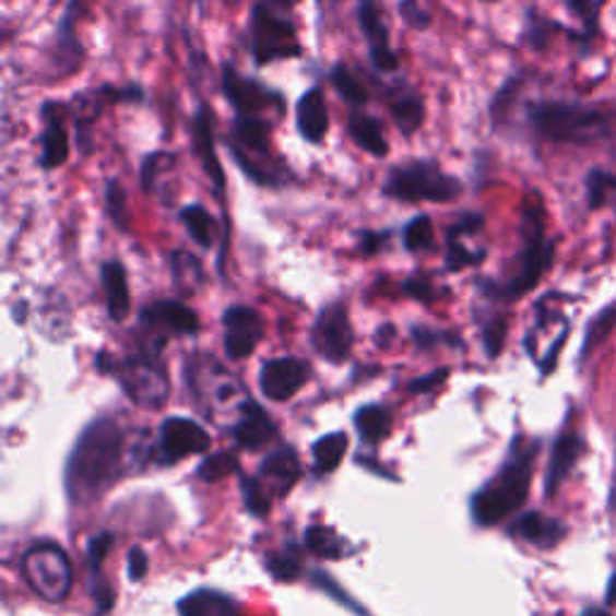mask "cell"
Here are the masks:
<instances>
[{
	"label": "cell",
	"instance_id": "obj_1",
	"mask_svg": "<svg viewBox=\"0 0 616 616\" xmlns=\"http://www.w3.org/2000/svg\"><path fill=\"white\" fill-rule=\"evenodd\" d=\"M126 434L114 419L92 422L80 434L66 465V491L73 504H92L121 477Z\"/></svg>",
	"mask_w": 616,
	"mask_h": 616
},
{
	"label": "cell",
	"instance_id": "obj_2",
	"mask_svg": "<svg viewBox=\"0 0 616 616\" xmlns=\"http://www.w3.org/2000/svg\"><path fill=\"white\" fill-rule=\"evenodd\" d=\"M272 130L275 121L270 118L234 116L229 133L224 135V147L229 150L236 169L253 186L282 191L296 181V176L287 157L275 147Z\"/></svg>",
	"mask_w": 616,
	"mask_h": 616
},
{
	"label": "cell",
	"instance_id": "obj_3",
	"mask_svg": "<svg viewBox=\"0 0 616 616\" xmlns=\"http://www.w3.org/2000/svg\"><path fill=\"white\" fill-rule=\"evenodd\" d=\"M616 114L592 104L542 99L528 106V126L535 138L549 145L592 147L614 135Z\"/></svg>",
	"mask_w": 616,
	"mask_h": 616
},
{
	"label": "cell",
	"instance_id": "obj_4",
	"mask_svg": "<svg viewBox=\"0 0 616 616\" xmlns=\"http://www.w3.org/2000/svg\"><path fill=\"white\" fill-rule=\"evenodd\" d=\"M540 441H525L516 438L511 455L501 465V470L472 496V518L482 528L499 525L501 520L511 518L525 506L530 496L532 472H535V458Z\"/></svg>",
	"mask_w": 616,
	"mask_h": 616
},
{
	"label": "cell",
	"instance_id": "obj_5",
	"mask_svg": "<svg viewBox=\"0 0 616 616\" xmlns=\"http://www.w3.org/2000/svg\"><path fill=\"white\" fill-rule=\"evenodd\" d=\"M556 244L547 236V212L537 191H530L520 212V251L513 275L504 284H491V292L506 301H516L537 287L554 265Z\"/></svg>",
	"mask_w": 616,
	"mask_h": 616
},
{
	"label": "cell",
	"instance_id": "obj_6",
	"mask_svg": "<svg viewBox=\"0 0 616 616\" xmlns=\"http://www.w3.org/2000/svg\"><path fill=\"white\" fill-rule=\"evenodd\" d=\"M299 0H256L248 15V54L256 68L304 56L294 5Z\"/></svg>",
	"mask_w": 616,
	"mask_h": 616
},
{
	"label": "cell",
	"instance_id": "obj_7",
	"mask_svg": "<svg viewBox=\"0 0 616 616\" xmlns=\"http://www.w3.org/2000/svg\"><path fill=\"white\" fill-rule=\"evenodd\" d=\"M465 191V186L446 171L441 164L429 157L400 162L386 171L381 193L398 203H453Z\"/></svg>",
	"mask_w": 616,
	"mask_h": 616
},
{
	"label": "cell",
	"instance_id": "obj_8",
	"mask_svg": "<svg viewBox=\"0 0 616 616\" xmlns=\"http://www.w3.org/2000/svg\"><path fill=\"white\" fill-rule=\"evenodd\" d=\"M147 92L138 82H128V85H114V82H104V85L90 87L75 92L68 99L70 121L75 126L78 150L82 154H90L94 150V123L99 121L106 106L114 104H145Z\"/></svg>",
	"mask_w": 616,
	"mask_h": 616
},
{
	"label": "cell",
	"instance_id": "obj_9",
	"mask_svg": "<svg viewBox=\"0 0 616 616\" xmlns=\"http://www.w3.org/2000/svg\"><path fill=\"white\" fill-rule=\"evenodd\" d=\"M220 90L222 97L232 106L234 116H263L277 123L287 114V99L280 90L265 85L258 78L244 75L232 61L222 63Z\"/></svg>",
	"mask_w": 616,
	"mask_h": 616
},
{
	"label": "cell",
	"instance_id": "obj_10",
	"mask_svg": "<svg viewBox=\"0 0 616 616\" xmlns=\"http://www.w3.org/2000/svg\"><path fill=\"white\" fill-rule=\"evenodd\" d=\"M301 477V462L292 448H282L263 460L253 479H244L246 508L253 516H265L275 499L287 496Z\"/></svg>",
	"mask_w": 616,
	"mask_h": 616
},
{
	"label": "cell",
	"instance_id": "obj_11",
	"mask_svg": "<svg viewBox=\"0 0 616 616\" xmlns=\"http://www.w3.org/2000/svg\"><path fill=\"white\" fill-rule=\"evenodd\" d=\"M20 568L29 588L46 602H63L73 588V566L58 544H34L22 556Z\"/></svg>",
	"mask_w": 616,
	"mask_h": 616
},
{
	"label": "cell",
	"instance_id": "obj_12",
	"mask_svg": "<svg viewBox=\"0 0 616 616\" xmlns=\"http://www.w3.org/2000/svg\"><path fill=\"white\" fill-rule=\"evenodd\" d=\"M82 15H85V0H68L61 17H58L49 49H46V70H49V78L58 82L78 75L85 66L87 51L78 34V22Z\"/></svg>",
	"mask_w": 616,
	"mask_h": 616
},
{
	"label": "cell",
	"instance_id": "obj_13",
	"mask_svg": "<svg viewBox=\"0 0 616 616\" xmlns=\"http://www.w3.org/2000/svg\"><path fill=\"white\" fill-rule=\"evenodd\" d=\"M191 383L198 400L203 402L208 417L220 419L222 412H234V419L239 417L246 402L251 400L246 395L239 378L229 374L217 362H200L196 366V374H191ZM234 424V422H232Z\"/></svg>",
	"mask_w": 616,
	"mask_h": 616
},
{
	"label": "cell",
	"instance_id": "obj_14",
	"mask_svg": "<svg viewBox=\"0 0 616 616\" xmlns=\"http://www.w3.org/2000/svg\"><path fill=\"white\" fill-rule=\"evenodd\" d=\"M118 383L135 405L159 410L169 400V378L164 366L154 357H128L114 366Z\"/></svg>",
	"mask_w": 616,
	"mask_h": 616
},
{
	"label": "cell",
	"instance_id": "obj_15",
	"mask_svg": "<svg viewBox=\"0 0 616 616\" xmlns=\"http://www.w3.org/2000/svg\"><path fill=\"white\" fill-rule=\"evenodd\" d=\"M188 135H191V152L198 159L200 169L205 171L208 181L215 188L217 198L224 203L227 198V174H224L222 159L217 154V138H215V111L212 106L200 99L191 114V123H188Z\"/></svg>",
	"mask_w": 616,
	"mask_h": 616
},
{
	"label": "cell",
	"instance_id": "obj_16",
	"mask_svg": "<svg viewBox=\"0 0 616 616\" xmlns=\"http://www.w3.org/2000/svg\"><path fill=\"white\" fill-rule=\"evenodd\" d=\"M39 167L42 171H56L70 159V109L68 102L46 99L39 106Z\"/></svg>",
	"mask_w": 616,
	"mask_h": 616
},
{
	"label": "cell",
	"instance_id": "obj_17",
	"mask_svg": "<svg viewBox=\"0 0 616 616\" xmlns=\"http://www.w3.org/2000/svg\"><path fill=\"white\" fill-rule=\"evenodd\" d=\"M210 450V434L203 426L186 417H171L162 424L159 441L154 448V462L162 467L174 465L198 453Z\"/></svg>",
	"mask_w": 616,
	"mask_h": 616
},
{
	"label": "cell",
	"instance_id": "obj_18",
	"mask_svg": "<svg viewBox=\"0 0 616 616\" xmlns=\"http://www.w3.org/2000/svg\"><path fill=\"white\" fill-rule=\"evenodd\" d=\"M357 25L364 34L369 63L381 75H393L400 70L398 51L390 44V29L383 22L378 0H359L357 3Z\"/></svg>",
	"mask_w": 616,
	"mask_h": 616
},
{
	"label": "cell",
	"instance_id": "obj_19",
	"mask_svg": "<svg viewBox=\"0 0 616 616\" xmlns=\"http://www.w3.org/2000/svg\"><path fill=\"white\" fill-rule=\"evenodd\" d=\"M352 325L345 304H330L316 318L311 330V345L330 364H342L352 354Z\"/></svg>",
	"mask_w": 616,
	"mask_h": 616
},
{
	"label": "cell",
	"instance_id": "obj_20",
	"mask_svg": "<svg viewBox=\"0 0 616 616\" xmlns=\"http://www.w3.org/2000/svg\"><path fill=\"white\" fill-rule=\"evenodd\" d=\"M265 335V323L258 311L248 306H232L224 313V352L232 359L251 357Z\"/></svg>",
	"mask_w": 616,
	"mask_h": 616
},
{
	"label": "cell",
	"instance_id": "obj_21",
	"mask_svg": "<svg viewBox=\"0 0 616 616\" xmlns=\"http://www.w3.org/2000/svg\"><path fill=\"white\" fill-rule=\"evenodd\" d=\"M588 441L573 426H566V429L554 438L552 446V458L547 465V477H544V494L547 499L559 494V489L566 484V479L571 477V472L580 462V458L585 455Z\"/></svg>",
	"mask_w": 616,
	"mask_h": 616
},
{
	"label": "cell",
	"instance_id": "obj_22",
	"mask_svg": "<svg viewBox=\"0 0 616 616\" xmlns=\"http://www.w3.org/2000/svg\"><path fill=\"white\" fill-rule=\"evenodd\" d=\"M294 126L296 133L304 142L313 147H321L328 140L330 130V114H328V97L321 85H313L301 92L294 106Z\"/></svg>",
	"mask_w": 616,
	"mask_h": 616
},
{
	"label": "cell",
	"instance_id": "obj_23",
	"mask_svg": "<svg viewBox=\"0 0 616 616\" xmlns=\"http://www.w3.org/2000/svg\"><path fill=\"white\" fill-rule=\"evenodd\" d=\"M308 381V366L296 357H280L268 362L260 369V390L263 395L284 402L294 398Z\"/></svg>",
	"mask_w": 616,
	"mask_h": 616
},
{
	"label": "cell",
	"instance_id": "obj_24",
	"mask_svg": "<svg viewBox=\"0 0 616 616\" xmlns=\"http://www.w3.org/2000/svg\"><path fill=\"white\" fill-rule=\"evenodd\" d=\"M140 321L142 325L159 330V333H174V335H196L200 330L198 313L193 308L174 299H162L150 304L147 308H142Z\"/></svg>",
	"mask_w": 616,
	"mask_h": 616
},
{
	"label": "cell",
	"instance_id": "obj_25",
	"mask_svg": "<svg viewBox=\"0 0 616 616\" xmlns=\"http://www.w3.org/2000/svg\"><path fill=\"white\" fill-rule=\"evenodd\" d=\"M229 434L234 438V443L246 450H263L272 438H275L277 429L272 419L268 417V412L258 405V402L248 400L246 407L241 410L239 417L234 419L229 426Z\"/></svg>",
	"mask_w": 616,
	"mask_h": 616
},
{
	"label": "cell",
	"instance_id": "obj_26",
	"mask_svg": "<svg viewBox=\"0 0 616 616\" xmlns=\"http://www.w3.org/2000/svg\"><path fill=\"white\" fill-rule=\"evenodd\" d=\"M383 102L388 106V114L393 118L395 128L400 130V135L412 138L419 133L426 121V104L417 90H412L407 85L386 90Z\"/></svg>",
	"mask_w": 616,
	"mask_h": 616
},
{
	"label": "cell",
	"instance_id": "obj_27",
	"mask_svg": "<svg viewBox=\"0 0 616 616\" xmlns=\"http://www.w3.org/2000/svg\"><path fill=\"white\" fill-rule=\"evenodd\" d=\"M511 535L537 549H554L566 540L568 528L559 518L544 516L540 511H528L511 525Z\"/></svg>",
	"mask_w": 616,
	"mask_h": 616
},
{
	"label": "cell",
	"instance_id": "obj_28",
	"mask_svg": "<svg viewBox=\"0 0 616 616\" xmlns=\"http://www.w3.org/2000/svg\"><path fill=\"white\" fill-rule=\"evenodd\" d=\"M347 135L354 145L371 154L376 159H386L390 154V142L386 138L383 121L378 116L364 109H350L347 116Z\"/></svg>",
	"mask_w": 616,
	"mask_h": 616
},
{
	"label": "cell",
	"instance_id": "obj_29",
	"mask_svg": "<svg viewBox=\"0 0 616 616\" xmlns=\"http://www.w3.org/2000/svg\"><path fill=\"white\" fill-rule=\"evenodd\" d=\"M102 287L106 294V308H109L111 321H126L130 311V292L121 260H109V263L102 265Z\"/></svg>",
	"mask_w": 616,
	"mask_h": 616
},
{
	"label": "cell",
	"instance_id": "obj_30",
	"mask_svg": "<svg viewBox=\"0 0 616 616\" xmlns=\"http://www.w3.org/2000/svg\"><path fill=\"white\" fill-rule=\"evenodd\" d=\"M179 616H241V609L224 592L200 588L179 602Z\"/></svg>",
	"mask_w": 616,
	"mask_h": 616
},
{
	"label": "cell",
	"instance_id": "obj_31",
	"mask_svg": "<svg viewBox=\"0 0 616 616\" xmlns=\"http://www.w3.org/2000/svg\"><path fill=\"white\" fill-rule=\"evenodd\" d=\"M328 82H330V87L337 92V97L350 106V109H366V106H369L371 102L369 87L364 85L362 78L354 73L345 61H337L335 66H330Z\"/></svg>",
	"mask_w": 616,
	"mask_h": 616
},
{
	"label": "cell",
	"instance_id": "obj_32",
	"mask_svg": "<svg viewBox=\"0 0 616 616\" xmlns=\"http://www.w3.org/2000/svg\"><path fill=\"white\" fill-rule=\"evenodd\" d=\"M179 222L186 227L188 236L200 246L210 251L212 246H215L217 239V222L215 217L210 215V210L200 203H191V205H183L179 210Z\"/></svg>",
	"mask_w": 616,
	"mask_h": 616
},
{
	"label": "cell",
	"instance_id": "obj_33",
	"mask_svg": "<svg viewBox=\"0 0 616 616\" xmlns=\"http://www.w3.org/2000/svg\"><path fill=\"white\" fill-rule=\"evenodd\" d=\"M354 426H357L362 441L376 446L388 438L390 429H393V414L381 405H366L354 417Z\"/></svg>",
	"mask_w": 616,
	"mask_h": 616
},
{
	"label": "cell",
	"instance_id": "obj_34",
	"mask_svg": "<svg viewBox=\"0 0 616 616\" xmlns=\"http://www.w3.org/2000/svg\"><path fill=\"white\" fill-rule=\"evenodd\" d=\"M347 448H350V438L342 431L318 438V441L313 443L316 475H330V472H335L340 467L342 458H345Z\"/></svg>",
	"mask_w": 616,
	"mask_h": 616
},
{
	"label": "cell",
	"instance_id": "obj_35",
	"mask_svg": "<svg viewBox=\"0 0 616 616\" xmlns=\"http://www.w3.org/2000/svg\"><path fill=\"white\" fill-rule=\"evenodd\" d=\"M179 162L176 157V152H167V150H154L147 152L145 157L140 162V188L145 191L147 196H154L159 191V179L164 171L174 169V164Z\"/></svg>",
	"mask_w": 616,
	"mask_h": 616
},
{
	"label": "cell",
	"instance_id": "obj_36",
	"mask_svg": "<svg viewBox=\"0 0 616 616\" xmlns=\"http://www.w3.org/2000/svg\"><path fill=\"white\" fill-rule=\"evenodd\" d=\"M561 29H564L561 25H556L554 20L544 17L537 8H530L525 13V27H523V34H520V42H523L532 51H547L554 32H561Z\"/></svg>",
	"mask_w": 616,
	"mask_h": 616
},
{
	"label": "cell",
	"instance_id": "obj_37",
	"mask_svg": "<svg viewBox=\"0 0 616 616\" xmlns=\"http://www.w3.org/2000/svg\"><path fill=\"white\" fill-rule=\"evenodd\" d=\"M585 200L590 210H602L616 200V174L602 167H592L585 174Z\"/></svg>",
	"mask_w": 616,
	"mask_h": 616
},
{
	"label": "cell",
	"instance_id": "obj_38",
	"mask_svg": "<svg viewBox=\"0 0 616 616\" xmlns=\"http://www.w3.org/2000/svg\"><path fill=\"white\" fill-rule=\"evenodd\" d=\"M306 544H308V549L318 556H323V559H342V556H347L350 552L347 542L342 540L335 530L321 528V525L308 528Z\"/></svg>",
	"mask_w": 616,
	"mask_h": 616
},
{
	"label": "cell",
	"instance_id": "obj_39",
	"mask_svg": "<svg viewBox=\"0 0 616 616\" xmlns=\"http://www.w3.org/2000/svg\"><path fill=\"white\" fill-rule=\"evenodd\" d=\"M614 328H616V304H609L590 321L585 330L583 347H580V359H585L588 354H592L602 345V342H607L609 335L614 333Z\"/></svg>",
	"mask_w": 616,
	"mask_h": 616
},
{
	"label": "cell",
	"instance_id": "obj_40",
	"mask_svg": "<svg viewBox=\"0 0 616 616\" xmlns=\"http://www.w3.org/2000/svg\"><path fill=\"white\" fill-rule=\"evenodd\" d=\"M171 275L181 292H196L205 280L200 260L193 258L191 253L181 251V248L171 253Z\"/></svg>",
	"mask_w": 616,
	"mask_h": 616
},
{
	"label": "cell",
	"instance_id": "obj_41",
	"mask_svg": "<svg viewBox=\"0 0 616 616\" xmlns=\"http://www.w3.org/2000/svg\"><path fill=\"white\" fill-rule=\"evenodd\" d=\"M520 87H523V75H511L499 90H496L494 99L489 104V118H491L494 128H499L508 121V116H511V106L516 104Z\"/></svg>",
	"mask_w": 616,
	"mask_h": 616
},
{
	"label": "cell",
	"instance_id": "obj_42",
	"mask_svg": "<svg viewBox=\"0 0 616 616\" xmlns=\"http://www.w3.org/2000/svg\"><path fill=\"white\" fill-rule=\"evenodd\" d=\"M484 258H487V251H484V248L472 251V248H467L465 239H458V236H446V270L448 272H460L465 268L479 265L484 263Z\"/></svg>",
	"mask_w": 616,
	"mask_h": 616
},
{
	"label": "cell",
	"instance_id": "obj_43",
	"mask_svg": "<svg viewBox=\"0 0 616 616\" xmlns=\"http://www.w3.org/2000/svg\"><path fill=\"white\" fill-rule=\"evenodd\" d=\"M402 246L410 253H419L434 246V222L429 215H417L405 224V229H402Z\"/></svg>",
	"mask_w": 616,
	"mask_h": 616
},
{
	"label": "cell",
	"instance_id": "obj_44",
	"mask_svg": "<svg viewBox=\"0 0 616 616\" xmlns=\"http://www.w3.org/2000/svg\"><path fill=\"white\" fill-rule=\"evenodd\" d=\"M104 205L109 212V220L116 224L121 232L130 229V215H128V193L123 183L118 179H109L104 188Z\"/></svg>",
	"mask_w": 616,
	"mask_h": 616
},
{
	"label": "cell",
	"instance_id": "obj_45",
	"mask_svg": "<svg viewBox=\"0 0 616 616\" xmlns=\"http://www.w3.org/2000/svg\"><path fill=\"white\" fill-rule=\"evenodd\" d=\"M232 472H239V458L229 450H222V453H212L208 455L198 467V477L203 482H220L224 477H229Z\"/></svg>",
	"mask_w": 616,
	"mask_h": 616
},
{
	"label": "cell",
	"instance_id": "obj_46",
	"mask_svg": "<svg viewBox=\"0 0 616 616\" xmlns=\"http://www.w3.org/2000/svg\"><path fill=\"white\" fill-rule=\"evenodd\" d=\"M564 3L568 8V13L580 20V25H583V39L588 44L592 37H595L600 27L602 0H564Z\"/></svg>",
	"mask_w": 616,
	"mask_h": 616
},
{
	"label": "cell",
	"instance_id": "obj_47",
	"mask_svg": "<svg viewBox=\"0 0 616 616\" xmlns=\"http://www.w3.org/2000/svg\"><path fill=\"white\" fill-rule=\"evenodd\" d=\"M268 571L275 580H296L301 573V561L299 556H296L294 549L289 552H282V554H272L268 559Z\"/></svg>",
	"mask_w": 616,
	"mask_h": 616
},
{
	"label": "cell",
	"instance_id": "obj_48",
	"mask_svg": "<svg viewBox=\"0 0 616 616\" xmlns=\"http://www.w3.org/2000/svg\"><path fill=\"white\" fill-rule=\"evenodd\" d=\"M398 13L405 20V25L414 32H424L431 27V15L419 5V0H400Z\"/></svg>",
	"mask_w": 616,
	"mask_h": 616
},
{
	"label": "cell",
	"instance_id": "obj_49",
	"mask_svg": "<svg viewBox=\"0 0 616 616\" xmlns=\"http://www.w3.org/2000/svg\"><path fill=\"white\" fill-rule=\"evenodd\" d=\"M506 330H508V321L506 318H494L491 323L484 325V350L491 359H496L504 350V342H506Z\"/></svg>",
	"mask_w": 616,
	"mask_h": 616
},
{
	"label": "cell",
	"instance_id": "obj_50",
	"mask_svg": "<svg viewBox=\"0 0 616 616\" xmlns=\"http://www.w3.org/2000/svg\"><path fill=\"white\" fill-rule=\"evenodd\" d=\"M484 229V215L482 212H462L453 227L448 229V236H458V239H467Z\"/></svg>",
	"mask_w": 616,
	"mask_h": 616
},
{
	"label": "cell",
	"instance_id": "obj_51",
	"mask_svg": "<svg viewBox=\"0 0 616 616\" xmlns=\"http://www.w3.org/2000/svg\"><path fill=\"white\" fill-rule=\"evenodd\" d=\"M405 292L410 296H414V299H419V301H434V294H436L431 280H426V277H412V280H407Z\"/></svg>",
	"mask_w": 616,
	"mask_h": 616
},
{
	"label": "cell",
	"instance_id": "obj_52",
	"mask_svg": "<svg viewBox=\"0 0 616 616\" xmlns=\"http://www.w3.org/2000/svg\"><path fill=\"white\" fill-rule=\"evenodd\" d=\"M147 566H150V561H147V554L142 552V549H130V554H128V573H130V580H142L145 578V573H147Z\"/></svg>",
	"mask_w": 616,
	"mask_h": 616
},
{
	"label": "cell",
	"instance_id": "obj_53",
	"mask_svg": "<svg viewBox=\"0 0 616 616\" xmlns=\"http://www.w3.org/2000/svg\"><path fill=\"white\" fill-rule=\"evenodd\" d=\"M111 542H114V537L109 535V532H102V535H97L90 542V559H92L94 568L102 566L106 552H109V547H111Z\"/></svg>",
	"mask_w": 616,
	"mask_h": 616
},
{
	"label": "cell",
	"instance_id": "obj_54",
	"mask_svg": "<svg viewBox=\"0 0 616 616\" xmlns=\"http://www.w3.org/2000/svg\"><path fill=\"white\" fill-rule=\"evenodd\" d=\"M446 376H448L446 369H443V371H434L431 376H424V378H419V381L410 383L407 388H410V393H429V390H431L434 386L446 381Z\"/></svg>",
	"mask_w": 616,
	"mask_h": 616
},
{
	"label": "cell",
	"instance_id": "obj_55",
	"mask_svg": "<svg viewBox=\"0 0 616 616\" xmlns=\"http://www.w3.org/2000/svg\"><path fill=\"white\" fill-rule=\"evenodd\" d=\"M388 239V234H376V232H364L362 234V248H364V253H376L378 248H381V244Z\"/></svg>",
	"mask_w": 616,
	"mask_h": 616
},
{
	"label": "cell",
	"instance_id": "obj_56",
	"mask_svg": "<svg viewBox=\"0 0 616 616\" xmlns=\"http://www.w3.org/2000/svg\"><path fill=\"white\" fill-rule=\"evenodd\" d=\"M607 511L612 516H616V458H614V475H612V487H609V496H607Z\"/></svg>",
	"mask_w": 616,
	"mask_h": 616
},
{
	"label": "cell",
	"instance_id": "obj_57",
	"mask_svg": "<svg viewBox=\"0 0 616 616\" xmlns=\"http://www.w3.org/2000/svg\"><path fill=\"white\" fill-rule=\"evenodd\" d=\"M604 602H607V607H616V571L612 573L609 583H607V592H604Z\"/></svg>",
	"mask_w": 616,
	"mask_h": 616
},
{
	"label": "cell",
	"instance_id": "obj_58",
	"mask_svg": "<svg viewBox=\"0 0 616 616\" xmlns=\"http://www.w3.org/2000/svg\"><path fill=\"white\" fill-rule=\"evenodd\" d=\"M578 616H614L609 607H585Z\"/></svg>",
	"mask_w": 616,
	"mask_h": 616
},
{
	"label": "cell",
	"instance_id": "obj_59",
	"mask_svg": "<svg viewBox=\"0 0 616 616\" xmlns=\"http://www.w3.org/2000/svg\"><path fill=\"white\" fill-rule=\"evenodd\" d=\"M484 3H501V0H484Z\"/></svg>",
	"mask_w": 616,
	"mask_h": 616
},
{
	"label": "cell",
	"instance_id": "obj_60",
	"mask_svg": "<svg viewBox=\"0 0 616 616\" xmlns=\"http://www.w3.org/2000/svg\"><path fill=\"white\" fill-rule=\"evenodd\" d=\"M188 3H193V0H188Z\"/></svg>",
	"mask_w": 616,
	"mask_h": 616
}]
</instances>
